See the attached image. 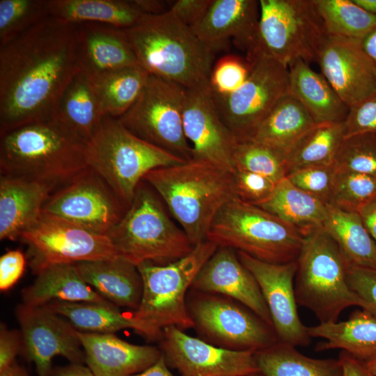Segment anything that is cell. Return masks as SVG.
<instances>
[{
    "label": "cell",
    "instance_id": "6da1fadb",
    "mask_svg": "<svg viewBox=\"0 0 376 376\" xmlns=\"http://www.w3.org/2000/svg\"><path fill=\"white\" fill-rule=\"evenodd\" d=\"M76 25L48 16L0 47V133L53 118L79 72Z\"/></svg>",
    "mask_w": 376,
    "mask_h": 376
},
{
    "label": "cell",
    "instance_id": "7a4b0ae2",
    "mask_svg": "<svg viewBox=\"0 0 376 376\" xmlns=\"http://www.w3.org/2000/svg\"><path fill=\"white\" fill-rule=\"evenodd\" d=\"M86 143L55 118L16 127L1 133V175L58 188L88 168Z\"/></svg>",
    "mask_w": 376,
    "mask_h": 376
},
{
    "label": "cell",
    "instance_id": "3957f363",
    "mask_svg": "<svg viewBox=\"0 0 376 376\" xmlns=\"http://www.w3.org/2000/svg\"><path fill=\"white\" fill-rule=\"evenodd\" d=\"M139 65L186 89L209 85L214 51L169 10L123 29Z\"/></svg>",
    "mask_w": 376,
    "mask_h": 376
},
{
    "label": "cell",
    "instance_id": "277c9868",
    "mask_svg": "<svg viewBox=\"0 0 376 376\" xmlns=\"http://www.w3.org/2000/svg\"><path fill=\"white\" fill-rule=\"evenodd\" d=\"M143 180L162 198L194 246L207 240L218 212L237 198L233 173L198 159L153 169Z\"/></svg>",
    "mask_w": 376,
    "mask_h": 376
},
{
    "label": "cell",
    "instance_id": "5b68a950",
    "mask_svg": "<svg viewBox=\"0 0 376 376\" xmlns=\"http://www.w3.org/2000/svg\"><path fill=\"white\" fill-rule=\"evenodd\" d=\"M297 262V303L311 310L320 323L336 322L343 310L354 306L375 313L350 287L347 264L323 227L303 235Z\"/></svg>",
    "mask_w": 376,
    "mask_h": 376
},
{
    "label": "cell",
    "instance_id": "8992f818",
    "mask_svg": "<svg viewBox=\"0 0 376 376\" xmlns=\"http://www.w3.org/2000/svg\"><path fill=\"white\" fill-rule=\"evenodd\" d=\"M185 162L139 138L109 116L104 118L86 143L88 167L108 184L127 209L148 172Z\"/></svg>",
    "mask_w": 376,
    "mask_h": 376
},
{
    "label": "cell",
    "instance_id": "52a82bcc",
    "mask_svg": "<svg viewBox=\"0 0 376 376\" xmlns=\"http://www.w3.org/2000/svg\"><path fill=\"white\" fill-rule=\"evenodd\" d=\"M107 235L118 256L136 266L143 262L166 265L188 255L194 247L142 181L131 205Z\"/></svg>",
    "mask_w": 376,
    "mask_h": 376
},
{
    "label": "cell",
    "instance_id": "ba28073f",
    "mask_svg": "<svg viewBox=\"0 0 376 376\" xmlns=\"http://www.w3.org/2000/svg\"><path fill=\"white\" fill-rule=\"evenodd\" d=\"M206 240L185 257L166 265L143 262L137 265L143 281L140 305L132 315L160 340L162 330L176 327L194 328L187 296L198 273L218 249Z\"/></svg>",
    "mask_w": 376,
    "mask_h": 376
},
{
    "label": "cell",
    "instance_id": "9c48e42d",
    "mask_svg": "<svg viewBox=\"0 0 376 376\" xmlns=\"http://www.w3.org/2000/svg\"><path fill=\"white\" fill-rule=\"evenodd\" d=\"M207 240L263 262L284 264L297 260L303 235L269 212L235 198L218 212Z\"/></svg>",
    "mask_w": 376,
    "mask_h": 376
},
{
    "label": "cell",
    "instance_id": "30bf717a",
    "mask_svg": "<svg viewBox=\"0 0 376 376\" xmlns=\"http://www.w3.org/2000/svg\"><path fill=\"white\" fill-rule=\"evenodd\" d=\"M251 65L261 56L288 67L297 60L317 61L329 33L313 0H260Z\"/></svg>",
    "mask_w": 376,
    "mask_h": 376
},
{
    "label": "cell",
    "instance_id": "8fae6325",
    "mask_svg": "<svg viewBox=\"0 0 376 376\" xmlns=\"http://www.w3.org/2000/svg\"><path fill=\"white\" fill-rule=\"evenodd\" d=\"M187 295L194 328L203 340L224 349L253 352L279 342L272 326L236 300L191 289Z\"/></svg>",
    "mask_w": 376,
    "mask_h": 376
},
{
    "label": "cell",
    "instance_id": "7c38bea8",
    "mask_svg": "<svg viewBox=\"0 0 376 376\" xmlns=\"http://www.w3.org/2000/svg\"><path fill=\"white\" fill-rule=\"evenodd\" d=\"M185 88L150 75L137 100L120 123L143 141L186 161L192 150L182 122Z\"/></svg>",
    "mask_w": 376,
    "mask_h": 376
},
{
    "label": "cell",
    "instance_id": "4fadbf2b",
    "mask_svg": "<svg viewBox=\"0 0 376 376\" xmlns=\"http://www.w3.org/2000/svg\"><path fill=\"white\" fill-rule=\"evenodd\" d=\"M19 240L29 246V263L36 274L53 265L119 256L107 235L45 212Z\"/></svg>",
    "mask_w": 376,
    "mask_h": 376
},
{
    "label": "cell",
    "instance_id": "5bb4252c",
    "mask_svg": "<svg viewBox=\"0 0 376 376\" xmlns=\"http://www.w3.org/2000/svg\"><path fill=\"white\" fill-rule=\"evenodd\" d=\"M251 65L248 78L237 90L226 95L212 94L222 120L237 139L250 138L289 93L287 65L265 56Z\"/></svg>",
    "mask_w": 376,
    "mask_h": 376
},
{
    "label": "cell",
    "instance_id": "9a60e30c",
    "mask_svg": "<svg viewBox=\"0 0 376 376\" xmlns=\"http://www.w3.org/2000/svg\"><path fill=\"white\" fill-rule=\"evenodd\" d=\"M125 207L108 184L88 167L54 190L42 212L107 235L125 213Z\"/></svg>",
    "mask_w": 376,
    "mask_h": 376
},
{
    "label": "cell",
    "instance_id": "2e32d148",
    "mask_svg": "<svg viewBox=\"0 0 376 376\" xmlns=\"http://www.w3.org/2000/svg\"><path fill=\"white\" fill-rule=\"evenodd\" d=\"M16 315L20 326L22 350L33 362L38 376H50L52 362L62 356L71 363H85V353L77 330L46 305L19 304Z\"/></svg>",
    "mask_w": 376,
    "mask_h": 376
},
{
    "label": "cell",
    "instance_id": "e0dca14e",
    "mask_svg": "<svg viewBox=\"0 0 376 376\" xmlns=\"http://www.w3.org/2000/svg\"><path fill=\"white\" fill-rule=\"evenodd\" d=\"M160 350L181 376H256L255 352L235 351L191 337L176 327L162 330Z\"/></svg>",
    "mask_w": 376,
    "mask_h": 376
},
{
    "label": "cell",
    "instance_id": "ac0fdd59",
    "mask_svg": "<svg viewBox=\"0 0 376 376\" xmlns=\"http://www.w3.org/2000/svg\"><path fill=\"white\" fill-rule=\"evenodd\" d=\"M182 122L192 159L234 173L237 138L222 120L209 85L185 89Z\"/></svg>",
    "mask_w": 376,
    "mask_h": 376
},
{
    "label": "cell",
    "instance_id": "d6986e66",
    "mask_svg": "<svg viewBox=\"0 0 376 376\" xmlns=\"http://www.w3.org/2000/svg\"><path fill=\"white\" fill-rule=\"evenodd\" d=\"M237 253L258 283L279 342L295 347L308 345L311 338L297 308L294 284L297 260L274 264L259 260L242 251Z\"/></svg>",
    "mask_w": 376,
    "mask_h": 376
},
{
    "label": "cell",
    "instance_id": "ffe728a7",
    "mask_svg": "<svg viewBox=\"0 0 376 376\" xmlns=\"http://www.w3.org/2000/svg\"><path fill=\"white\" fill-rule=\"evenodd\" d=\"M316 62L348 108L376 89L375 68L359 40L329 35Z\"/></svg>",
    "mask_w": 376,
    "mask_h": 376
},
{
    "label": "cell",
    "instance_id": "44dd1931",
    "mask_svg": "<svg viewBox=\"0 0 376 376\" xmlns=\"http://www.w3.org/2000/svg\"><path fill=\"white\" fill-rule=\"evenodd\" d=\"M191 290L219 294L244 305L272 326V318L260 288L237 251L219 246L201 269Z\"/></svg>",
    "mask_w": 376,
    "mask_h": 376
},
{
    "label": "cell",
    "instance_id": "7402d4cb",
    "mask_svg": "<svg viewBox=\"0 0 376 376\" xmlns=\"http://www.w3.org/2000/svg\"><path fill=\"white\" fill-rule=\"evenodd\" d=\"M75 25L77 64L92 83L118 70L140 66L123 29L95 23Z\"/></svg>",
    "mask_w": 376,
    "mask_h": 376
},
{
    "label": "cell",
    "instance_id": "603a6c76",
    "mask_svg": "<svg viewBox=\"0 0 376 376\" xmlns=\"http://www.w3.org/2000/svg\"><path fill=\"white\" fill-rule=\"evenodd\" d=\"M260 8L255 0H212L203 17L191 29L214 52L230 38L244 50L253 52Z\"/></svg>",
    "mask_w": 376,
    "mask_h": 376
},
{
    "label": "cell",
    "instance_id": "cb8c5ba5",
    "mask_svg": "<svg viewBox=\"0 0 376 376\" xmlns=\"http://www.w3.org/2000/svg\"><path fill=\"white\" fill-rule=\"evenodd\" d=\"M85 363L94 376H130L156 363L160 349L126 342L113 334L77 331Z\"/></svg>",
    "mask_w": 376,
    "mask_h": 376
},
{
    "label": "cell",
    "instance_id": "d4e9b609",
    "mask_svg": "<svg viewBox=\"0 0 376 376\" xmlns=\"http://www.w3.org/2000/svg\"><path fill=\"white\" fill-rule=\"evenodd\" d=\"M57 189L52 184L1 175L0 239L19 240L40 219L43 206Z\"/></svg>",
    "mask_w": 376,
    "mask_h": 376
},
{
    "label": "cell",
    "instance_id": "484cf974",
    "mask_svg": "<svg viewBox=\"0 0 376 376\" xmlns=\"http://www.w3.org/2000/svg\"><path fill=\"white\" fill-rule=\"evenodd\" d=\"M84 281L116 306L137 310L143 281L136 265L118 256L75 264Z\"/></svg>",
    "mask_w": 376,
    "mask_h": 376
},
{
    "label": "cell",
    "instance_id": "4316f807",
    "mask_svg": "<svg viewBox=\"0 0 376 376\" xmlns=\"http://www.w3.org/2000/svg\"><path fill=\"white\" fill-rule=\"evenodd\" d=\"M307 331L311 338L326 340L316 351L340 349L364 362L376 357V313L368 310H356L346 320L320 323Z\"/></svg>",
    "mask_w": 376,
    "mask_h": 376
},
{
    "label": "cell",
    "instance_id": "83f0119b",
    "mask_svg": "<svg viewBox=\"0 0 376 376\" xmlns=\"http://www.w3.org/2000/svg\"><path fill=\"white\" fill-rule=\"evenodd\" d=\"M36 275L34 282L22 290L24 304L38 306L60 301L113 305L84 281L75 264L50 265Z\"/></svg>",
    "mask_w": 376,
    "mask_h": 376
},
{
    "label": "cell",
    "instance_id": "f1b7e54d",
    "mask_svg": "<svg viewBox=\"0 0 376 376\" xmlns=\"http://www.w3.org/2000/svg\"><path fill=\"white\" fill-rule=\"evenodd\" d=\"M289 94L298 100L317 124L341 123L349 108L322 74L297 60L288 66Z\"/></svg>",
    "mask_w": 376,
    "mask_h": 376
},
{
    "label": "cell",
    "instance_id": "f546056e",
    "mask_svg": "<svg viewBox=\"0 0 376 376\" xmlns=\"http://www.w3.org/2000/svg\"><path fill=\"white\" fill-rule=\"evenodd\" d=\"M49 16L68 23H95L120 29L134 26L145 15L134 1L49 0Z\"/></svg>",
    "mask_w": 376,
    "mask_h": 376
},
{
    "label": "cell",
    "instance_id": "4dcf8cb0",
    "mask_svg": "<svg viewBox=\"0 0 376 376\" xmlns=\"http://www.w3.org/2000/svg\"><path fill=\"white\" fill-rule=\"evenodd\" d=\"M104 117L93 84L79 72L61 95L54 118L87 143Z\"/></svg>",
    "mask_w": 376,
    "mask_h": 376
},
{
    "label": "cell",
    "instance_id": "1f68e13d",
    "mask_svg": "<svg viewBox=\"0 0 376 376\" xmlns=\"http://www.w3.org/2000/svg\"><path fill=\"white\" fill-rule=\"evenodd\" d=\"M323 228L349 266L376 269V244L360 214L327 205Z\"/></svg>",
    "mask_w": 376,
    "mask_h": 376
},
{
    "label": "cell",
    "instance_id": "d6a6232c",
    "mask_svg": "<svg viewBox=\"0 0 376 376\" xmlns=\"http://www.w3.org/2000/svg\"><path fill=\"white\" fill-rule=\"evenodd\" d=\"M46 306L79 331L113 334L123 329H132L148 340H158L133 315L120 313L114 305L54 301Z\"/></svg>",
    "mask_w": 376,
    "mask_h": 376
},
{
    "label": "cell",
    "instance_id": "836d02e7",
    "mask_svg": "<svg viewBox=\"0 0 376 376\" xmlns=\"http://www.w3.org/2000/svg\"><path fill=\"white\" fill-rule=\"evenodd\" d=\"M297 229L302 235L322 228L327 205L299 189L285 178L276 183L272 196L256 205Z\"/></svg>",
    "mask_w": 376,
    "mask_h": 376
},
{
    "label": "cell",
    "instance_id": "e575fe53",
    "mask_svg": "<svg viewBox=\"0 0 376 376\" xmlns=\"http://www.w3.org/2000/svg\"><path fill=\"white\" fill-rule=\"evenodd\" d=\"M255 358L262 376H343L338 359L311 358L281 342L255 352Z\"/></svg>",
    "mask_w": 376,
    "mask_h": 376
},
{
    "label": "cell",
    "instance_id": "d590c367",
    "mask_svg": "<svg viewBox=\"0 0 376 376\" xmlns=\"http://www.w3.org/2000/svg\"><path fill=\"white\" fill-rule=\"evenodd\" d=\"M316 124L303 104L288 93L277 103L250 139L287 152Z\"/></svg>",
    "mask_w": 376,
    "mask_h": 376
},
{
    "label": "cell",
    "instance_id": "8d00e7d4",
    "mask_svg": "<svg viewBox=\"0 0 376 376\" xmlns=\"http://www.w3.org/2000/svg\"><path fill=\"white\" fill-rule=\"evenodd\" d=\"M345 137L343 123L311 127L286 152L287 176L304 168L333 164Z\"/></svg>",
    "mask_w": 376,
    "mask_h": 376
},
{
    "label": "cell",
    "instance_id": "74e56055",
    "mask_svg": "<svg viewBox=\"0 0 376 376\" xmlns=\"http://www.w3.org/2000/svg\"><path fill=\"white\" fill-rule=\"evenodd\" d=\"M149 73L140 66L112 72L93 83L105 116L119 118L135 103Z\"/></svg>",
    "mask_w": 376,
    "mask_h": 376
},
{
    "label": "cell",
    "instance_id": "f35d334b",
    "mask_svg": "<svg viewBox=\"0 0 376 376\" xmlns=\"http://www.w3.org/2000/svg\"><path fill=\"white\" fill-rule=\"evenodd\" d=\"M329 35L361 40L376 27V15L353 0H313Z\"/></svg>",
    "mask_w": 376,
    "mask_h": 376
},
{
    "label": "cell",
    "instance_id": "ab89813d",
    "mask_svg": "<svg viewBox=\"0 0 376 376\" xmlns=\"http://www.w3.org/2000/svg\"><path fill=\"white\" fill-rule=\"evenodd\" d=\"M233 159L235 169L262 175L276 183L287 176L286 151L250 138L237 139Z\"/></svg>",
    "mask_w": 376,
    "mask_h": 376
},
{
    "label": "cell",
    "instance_id": "60d3db41",
    "mask_svg": "<svg viewBox=\"0 0 376 376\" xmlns=\"http://www.w3.org/2000/svg\"><path fill=\"white\" fill-rule=\"evenodd\" d=\"M49 0H0V47L49 16Z\"/></svg>",
    "mask_w": 376,
    "mask_h": 376
},
{
    "label": "cell",
    "instance_id": "b9f144b4",
    "mask_svg": "<svg viewBox=\"0 0 376 376\" xmlns=\"http://www.w3.org/2000/svg\"><path fill=\"white\" fill-rule=\"evenodd\" d=\"M376 198V176L337 171L329 205L358 212Z\"/></svg>",
    "mask_w": 376,
    "mask_h": 376
},
{
    "label": "cell",
    "instance_id": "7bdbcfd3",
    "mask_svg": "<svg viewBox=\"0 0 376 376\" xmlns=\"http://www.w3.org/2000/svg\"><path fill=\"white\" fill-rule=\"evenodd\" d=\"M333 165L337 171L376 176V134L367 133L345 137Z\"/></svg>",
    "mask_w": 376,
    "mask_h": 376
},
{
    "label": "cell",
    "instance_id": "ee69618b",
    "mask_svg": "<svg viewBox=\"0 0 376 376\" xmlns=\"http://www.w3.org/2000/svg\"><path fill=\"white\" fill-rule=\"evenodd\" d=\"M251 70L248 61L235 55H226L213 65L209 84L216 95H229L237 90L246 80Z\"/></svg>",
    "mask_w": 376,
    "mask_h": 376
},
{
    "label": "cell",
    "instance_id": "f6af8a7d",
    "mask_svg": "<svg viewBox=\"0 0 376 376\" xmlns=\"http://www.w3.org/2000/svg\"><path fill=\"white\" fill-rule=\"evenodd\" d=\"M337 171L333 164L307 167L290 173L286 178L299 189L328 205Z\"/></svg>",
    "mask_w": 376,
    "mask_h": 376
},
{
    "label": "cell",
    "instance_id": "bcb514c9",
    "mask_svg": "<svg viewBox=\"0 0 376 376\" xmlns=\"http://www.w3.org/2000/svg\"><path fill=\"white\" fill-rule=\"evenodd\" d=\"M233 175L237 197L254 205L267 201L276 185L269 178L251 171L235 169Z\"/></svg>",
    "mask_w": 376,
    "mask_h": 376
},
{
    "label": "cell",
    "instance_id": "7dc6e473",
    "mask_svg": "<svg viewBox=\"0 0 376 376\" xmlns=\"http://www.w3.org/2000/svg\"><path fill=\"white\" fill-rule=\"evenodd\" d=\"M343 124L345 137L359 134H376V89L349 108Z\"/></svg>",
    "mask_w": 376,
    "mask_h": 376
},
{
    "label": "cell",
    "instance_id": "c3c4849f",
    "mask_svg": "<svg viewBox=\"0 0 376 376\" xmlns=\"http://www.w3.org/2000/svg\"><path fill=\"white\" fill-rule=\"evenodd\" d=\"M347 280L351 289L376 313V269L347 265Z\"/></svg>",
    "mask_w": 376,
    "mask_h": 376
},
{
    "label": "cell",
    "instance_id": "681fc988",
    "mask_svg": "<svg viewBox=\"0 0 376 376\" xmlns=\"http://www.w3.org/2000/svg\"><path fill=\"white\" fill-rule=\"evenodd\" d=\"M26 258L19 250L6 252L0 258V290L6 291L21 278L25 267Z\"/></svg>",
    "mask_w": 376,
    "mask_h": 376
},
{
    "label": "cell",
    "instance_id": "f907efd6",
    "mask_svg": "<svg viewBox=\"0 0 376 376\" xmlns=\"http://www.w3.org/2000/svg\"><path fill=\"white\" fill-rule=\"evenodd\" d=\"M212 0H178L169 10L185 24L192 27L205 15Z\"/></svg>",
    "mask_w": 376,
    "mask_h": 376
},
{
    "label": "cell",
    "instance_id": "816d5d0a",
    "mask_svg": "<svg viewBox=\"0 0 376 376\" xmlns=\"http://www.w3.org/2000/svg\"><path fill=\"white\" fill-rule=\"evenodd\" d=\"M21 349H22L21 332L16 329H8L1 323L0 329V372L15 362V357Z\"/></svg>",
    "mask_w": 376,
    "mask_h": 376
},
{
    "label": "cell",
    "instance_id": "f5cc1de1",
    "mask_svg": "<svg viewBox=\"0 0 376 376\" xmlns=\"http://www.w3.org/2000/svg\"><path fill=\"white\" fill-rule=\"evenodd\" d=\"M338 359L342 365L343 376H376L368 369L364 361L346 352L341 351Z\"/></svg>",
    "mask_w": 376,
    "mask_h": 376
},
{
    "label": "cell",
    "instance_id": "db71d44e",
    "mask_svg": "<svg viewBox=\"0 0 376 376\" xmlns=\"http://www.w3.org/2000/svg\"><path fill=\"white\" fill-rule=\"evenodd\" d=\"M358 213L376 244V198L361 208Z\"/></svg>",
    "mask_w": 376,
    "mask_h": 376
},
{
    "label": "cell",
    "instance_id": "11a10c76",
    "mask_svg": "<svg viewBox=\"0 0 376 376\" xmlns=\"http://www.w3.org/2000/svg\"><path fill=\"white\" fill-rule=\"evenodd\" d=\"M50 376H94L88 366L83 364L70 363L63 367H56Z\"/></svg>",
    "mask_w": 376,
    "mask_h": 376
},
{
    "label": "cell",
    "instance_id": "9f6ffc18",
    "mask_svg": "<svg viewBox=\"0 0 376 376\" xmlns=\"http://www.w3.org/2000/svg\"><path fill=\"white\" fill-rule=\"evenodd\" d=\"M130 376H175L169 370L163 356L153 365L136 374Z\"/></svg>",
    "mask_w": 376,
    "mask_h": 376
},
{
    "label": "cell",
    "instance_id": "6f0895ef",
    "mask_svg": "<svg viewBox=\"0 0 376 376\" xmlns=\"http://www.w3.org/2000/svg\"><path fill=\"white\" fill-rule=\"evenodd\" d=\"M359 42L376 70V27Z\"/></svg>",
    "mask_w": 376,
    "mask_h": 376
},
{
    "label": "cell",
    "instance_id": "680465c9",
    "mask_svg": "<svg viewBox=\"0 0 376 376\" xmlns=\"http://www.w3.org/2000/svg\"><path fill=\"white\" fill-rule=\"evenodd\" d=\"M134 2L145 15H156L166 12L164 9V3L161 1L134 0Z\"/></svg>",
    "mask_w": 376,
    "mask_h": 376
},
{
    "label": "cell",
    "instance_id": "91938a15",
    "mask_svg": "<svg viewBox=\"0 0 376 376\" xmlns=\"http://www.w3.org/2000/svg\"><path fill=\"white\" fill-rule=\"evenodd\" d=\"M0 376H29L26 370L17 363L0 372Z\"/></svg>",
    "mask_w": 376,
    "mask_h": 376
},
{
    "label": "cell",
    "instance_id": "94428289",
    "mask_svg": "<svg viewBox=\"0 0 376 376\" xmlns=\"http://www.w3.org/2000/svg\"><path fill=\"white\" fill-rule=\"evenodd\" d=\"M366 10L376 15V0H353Z\"/></svg>",
    "mask_w": 376,
    "mask_h": 376
},
{
    "label": "cell",
    "instance_id": "6125c7cd",
    "mask_svg": "<svg viewBox=\"0 0 376 376\" xmlns=\"http://www.w3.org/2000/svg\"><path fill=\"white\" fill-rule=\"evenodd\" d=\"M368 369L376 375V357L365 362Z\"/></svg>",
    "mask_w": 376,
    "mask_h": 376
},
{
    "label": "cell",
    "instance_id": "be15d7a7",
    "mask_svg": "<svg viewBox=\"0 0 376 376\" xmlns=\"http://www.w3.org/2000/svg\"><path fill=\"white\" fill-rule=\"evenodd\" d=\"M256 376H262V375H261L260 374H258V375H256Z\"/></svg>",
    "mask_w": 376,
    "mask_h": 376
}]
</instances>
